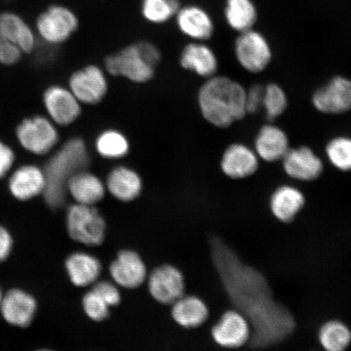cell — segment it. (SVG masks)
I'll list each match as a JSON object with an SVG mask.
<instances>
[{
	"label": "cell",
	"instance_id": "obj_36",
	"mask_svg": "<svg viewBox=\"0 0 351 351\" xmlns=\"http://www.w3.org/2000/svg\"><path fill=\"white\" fill-rule=\"evenodd\" d=\"M263 91L265 86L253 85L245 92V105L247 114H256L263 108Z\"/></svg>",
	"mask_w": 351,
	"mask_h": 351
},
{
	"label": "cell",
	"instance_id": "obj_8",
	"mask_svg": "<svg viewBox=\"0 0 351 351\" xmlns=\"http://www.w3.org/2000/svg\"><path fill=\"white\" fill-rule=\"evenodd\" d=\"M21 146L36 155H45L58 143L59 134L54 124L46 117L26 118L16 128Z\"/></svg>",
	"mask_w": 351,
	"mask_h": 351
},
{
	"label": "cell",
	"instance_id": "obj_12",
	"mask_svg": "<svg viewBox=\"0 0 351 351\" xmlns=\"http://www.w3.org/2000/svg\"><path fill=\"white\" fill-rule=\"evenodd\" d=\"M285 173L301 182H313L324 172V162L309 147L289 148L282 159Z\"/></svg>",
	"mask_w": 351,
	"mask_h": 351
},
{
	"label": "cell",
	"instance_id": "obj_4",
	"mask_svg": "<svg viewBox=\"0 0 351 351\" xmlns=\"http://www.w3.org/2000/svg\"><path fill=\"white\" fill-rule=\"evenodd\" d=\"M106 71L114 77H124L131 82L150 81L155 73V66L145 53L141 43L131 44L104 60Z\"/></svg>",
	"mask_w": 351,
	"mask_h": 351
},
{
	"label": "cell",
	"instance_id": "obj_5",
	"mask_svg": "<svg viewBox=\"0 0 351 351\" xmlns=\"http://www.w3.org/2000/svg\"><path fill=\"white\" fill-rule=\"evenodd\" d=\"M78 26L75 12L61 4H52L39 14L36 21L38 33L50 44L67 41L77 32Z\"/></svg>",
	"mask_w": 351,
	"mask_h": 351
},
{
	"label": "cell",
	"instance_id": "obj_24",
	"mask_svg": "<svg viewBox=\"0 0 351 351\" xmlns=\"http://www.w3.org/2000/svg\"><path fill=\"white\" fill-rule=\"evenodd\" d=\"M67 190L79 204L92 206L98 203L104 195V186L95 175L79 171L70 178Z\"/></svg>",
	"mask_w": 351,
	"mask_h": 351
},
{
	"label": "cell",
	"instance_id": "obj_27",
	"mask_svg": "<svg viewBox=\"0 0 351 351\" xmlns=\"http://www.w3.org/2000/svg\"><path fill=\"white\" fill-rule=\"evenodd\" d=\"M173 317L180 326L195 328L201 326L208 317L204 302L195 297L180 298L175 302Z\"/></svg>",
	"mask_w": 351,
	"mask_h": 351
},
{
	"label": "cell",
	"instance_id": "obj_3",
	"mask_svg": "<svg viewBox=\"0 0 351 351\" xmlns=\"http://www.w3.org/2000/svg\"><path fill=\"white\" fill-rule=\"evenodd\" d=\"M89 163L86 145L78 138L69 140L51 158L44 171L46 187L43 195L51 208H58L64 204L70 178Z\"/></svg>",
	"mask_w": 351,
	"mask_h": 351
},
{
	"label": "cell",
	"instance_id": "obj_7",
	"mask_svg": "<svg viewBox=\"0 0 351 351\" xmlns=\"http://www.w3.org/2000/svg\"><path fill=\"white\" fill-rule=\"evenodd\" d=\"M67 228L73 240L89 245L103 243L104 219L97 209L89 205H73L68 210Z\"/></svg>",
	"mask_w": 351,
	"mask_h": 351
},
{
	"label": "cell",
	"instance_id": "obj_6",
	"mask_svg": "<svg viewBox=\"0 0 351 351\" xmlns=\"http://www.w3.org/2000/svg\"><path fill=\"white\" fill-rule=\"evenodd\" d=\"M234 52L241 67L252 73L265 71L273 59L269 41L253 29L240 33L236 39Z\"/></svg>",
	"mask_w": 351,
	"mask_h": 351
},
{
	"label": "cell",
	"instance_id": "obj_34",
	"mask_svg": "<svg viewBox=\"0 0 351 351\" xmlns=\"http://www.w3.org/2000/svg\"><path fill=\"white\" fill-rule=\"evenodd\" d=\"M83 306L88 317L100 322L108 315V305L95 291H91L83 298Z\"/></svg>",
	"mask_w": 351,
	"mask_h": 351
},
{
	"label": "cell",
	"instance_id": "obj_39",
	"mask_svg": "<svg viewBox=\"0 0 351 351\" xmlns=\"http://www.w3.org/2000/svg\"><path fill=\"white\" fill-rule=\"evenodd\" d=\"M12 248V239L6 229L0 226V263L6 260Z\"/></svg>",
	"mask_w": 351,
	"mask_h": 351
},
{
	"label": "cell",
	"instance_id": "obj_22",
	"mask_svg": "<svg viewBox=\"0 0 351 351\" xmlns=\"http://www.w3.org/2000/svg\"><path fill=\"white\" fill-rule=\"evenodd\" d=\"M304 193L298 188L283 185L276 189L270 199V209L278 221H293L305 204Z\"/></svg>",
	"mask_w": 351,
	"mask_h": 351
},
{
	"label": "cell",
	"instance_id": "obj_18",
	"mask_svg": "<svg viewBox=\"0 0 351 351\" xmlns=\"http://www.w3.org/2000/svg\"><path fill=\"white\" fill-rule=\"evenodd\" d=\"M176 20L181 32L196 41L208 40L214 33L212 17L203 8L197 5L181 7Z\"/></svg>",
	"mask_w": 351,
	"mask_h": 351
},
{
	"label": "cell",
	"instance_id": "obj_40",
	"mask_svg": "<svg viewBox=\"0 0 351 351\" xmlns=\"http://www.w3.org/2000/svg\"><path fill=\"white\" fill-rule=\"evenodd\" d=\"M3 297V296L2 295L1 289H0V306H1V302H2Z\"/></svg>",
	"mask_w": 351,
	"mask_h": 351
},
{
	"label": "cell",
	"instance_id": "obj_38",
	"mask_svg": "<svg viewBox=\"0 0 351 351\" xmlns=\"http://www.w3.org/2000/svg\"><path fill=\"white\" fill-rule=\"evenodd\" d=\"M15 160V154L12 148L0 140V179L10 172Z\"/></svg>",
	"mask_w": 351,
	"mask_h": 351
},
{
	"label": "cell",
	"instance_id": "obj_30",
	"mask_svg": "<svg viewBox=\"0 0 351 351\" xmlns=\"http://www.w3.org/2000/svg\"><path fill=\"white\" fill-rule=\"evenodd\" d=\"M95 149L106 159H120L128 154L130 143L120 131L108 130L102 132L95 141Z\"/></svg>",
	"mask_w": 351,
	"mask_h": 351
},
{
	"label": "cell",
	"instance_id": "obj_16",
	"mask_svg": "<svg viewBox=\"0 0 351 351\" xmlns=\"http://www.w3.org/2000/svg\"><path fill=\"white\" fill-rule=\"evenodd\" d=\"M149 289L154 298L162 304H173L181 298L184 291L182 275L169 265L158 267L153 271Z\"/></svg>",
	"mask_w": 351,
	"mask_h": 351
},
{
	"label": "cell",
	"instance_id": "obj_26",
	"mask_svg": "<svg viewBox=\"0 0 351 351\" xmlns=\"http://www.w3.org/2000/svg\"><path fill=\"white\" fill-rule=\"evenodd\" d=\"M70 279L77 287H86L99 278L101 265L97 258L84 253H75L66 261Z\"/></svg>",
	"mask_w": 351,
	"mask_h": 351
},
{
	"label": "cell",
	"instance_id": "obj_11",
	"mask_svg": "<svg viewBox=\"0 0 351 351\" xmlns=\"http://www.w3.org/2000/svg\"><path fill=\"white\" fill-rule=\"evenodd\" d=\"M212 333L218 345L225 348L235 349L247 344L252 339V326L241 311H229L213 327Z\"/></svg>",
	"mask_w": 351,
	"mask_h": 351
},
{
	"label": "cell",
	"instance_id": "obj_13",
	"mask_svg": "<svg viewBox=\"0 0 351 351\" xmlns=\"http://www.w3.org/2000/svg\"><path fill=\"white\" fill-rule=\"evenodd\" d=\"M43 102L51 119L59 125H71L82 112L81 103L75 95L62 86L48 88L44 92Z\"/></svg>",
	"mask_w": 351,
	"mask_h": 351
},
{
	"label": "cell",
	"instance_id": "obj_15",
	"mask_svg": "<svg viewBox=\"0 0 351 351\" xmlns=\"http://www.w3.org/2000/svg\"><path fill=\"white\" fill-rule=\"evenodd\" d=\"M37 302L21 289H12L3 297L0 310L4 319L12 326L26 328L32 323L36 313Z\"/></svg>",
	"mask_w": 351,
	"mask_h": 351
},
{
	"label": "cell",
	"instance_id": "obj_1",
	"mask_svg": "<svg viewBox=\"0 0 351 351\" xmlns=\"http://www.w3.org/2000/svg\"><path fill=\"white\" fill-rule=\"evenodd\" d=\"M212 249L228 293L254 327L252 343L262 348L285 339L295 323L287 310L273 300L265 279L252 267L243 265L221 241L214 239Z\"/></svg>",
	"mask_w": 351,
	"mask_h": 351
},
{
	"label": "cell",
	"instance_id": "obj_9",
	"mask_svg": "<svg viewBox=\"0 0 351 351\" xmlns=\"http://www.w3.org/2000/svg\"><path fill=\"white\" fill-rule=\"evenodd\" d=\"M313 107L326 115H341L351 111V79L332 77L313 95Z\"/></svg>",
	"mask_w": 351,
	"mask_h": 351
},
{
	"label": "cell",
	"instance_id": "obj_33",
	"mask_svg": "<svg viewBox=\"0 0 351 351\" xmlns=\"http://www.w3.org/2000/svg\"><path fill=\"white\" fill-rule=\"evenodd\" d=\"M287 95L282 86L276 83L265 86L262 109L265 110L267 119L271 121L278 119L287 111Z\"/></svg>",
	"mask_w": 351,
	"mask_h": 351
},
{
	"label": "cell",
	"instance_id": "obj_17",
	"mask_svg": "<svg viewBox=\"0 0 351 351\" xmlns=\"http://www.w3.org/2000/svg\"><path fill=\"white\" fill-rule=\"evenodd\" d=\"M289 148L287 133L273 124L263 126L254 139V152L260 159L269 163L282 160Z\"/></svg>",
	"mask_w": 351,
	"mask_h": 351
},
{
	"label": "cell",
	"instance_id": "obj_29",
	"mask_svg": "<svg viewBox=\"0 0 351 351\" xmlns=\"http://www.w3.org/2000/svg\"><path fill=\"white\" fill-rule=\"evenodd\" d=\"M319 341L328 351L344 350L351 343V330L340 320H329L319 328Z\"/></svg>",
	"mask_w": 351,
	"mask_h": 351
},
{
	"label": "cell",
	"instance_id": "obj_32",
	"mask_svg": "<svg viewBox=\"0 0 351 351\" xmlns=\"http://www.w3.org/2000/svg\"><path fill=\"white\" fill-rule=\"evenodd\" d=\"M326 156L330 163L342 172L351 170V138L339 136L327 144Z\"/></svg>",
	"mask_w": 351,
	"mask_h": 351
},
{
	"label": "cell",
	"instance_id": "obj_23",
	"mask_svg": "<svg viewBox=\"0 0 351 351\" xmlns=\"http://www.w3.org/2000/svg\"><path fill=\"white\" fill-rule=\"evenodd\" d=\"M0 33L23 52H30L35 46L33 30L22 17L13 12H0Z\"/></svg>",
	"mask_w": 351,
	"mask_h": 351
},
{
	"label": "cell",
	"instance_id": "obj_35",
	"mask_svg": "<svg viewBox=\"0 0 351 351\" xmlns=\"http://www.w3.org/2000/svg\"><path fill=\"white\" fill-rule=\"evenodd\" d=\"M22 52L19 47L0 33V62L6 65L14 64L20 60Z\"/></svg>",
	"mask_w": 351,
	"mask_h": 351
},
{
	"label": "cell",
	"instance_id": "obj_14",
	"mask_svg": "<svg viewBox=\"0 0 351 351\" xmlns=\"http://www.w3.org/2000/svg\"><path fill=\"white\" fill-rule=\"evenodd\" d=\"M260 158L243 143H232L226 149L221 162L223 173L234 180L251 177L256 173Z\"/></svg>",
	"mask_w": 351,
	"mask_h": 351
},
{
	"label": "cell",
	"instance_id": "obj_25",
	"mask_svg": "<svg viewBox=\"0 0 351 351\" xmlns=\"http://www.w3.org/2000/svg\"><path fill=\"white\" fill-rule=\"evenodd\" d=\"M107 186L111 194L121 201H130L137 197L142 190L139 175L126 167H118L108 175Z\"/></svg>",
	"mask_w": 351,
	"mask_h": 351
},
{
	"label": "cell",
	"instance_id": "obj_2",
	"mask_svg": "<svg viewBox=\"0 0 351 351\" xmlns=\"http://www.w3.org/2000/svg\"><path fill=\"white\" fill-rule=\"evenodd\" d=\"M245 92L241 83L230 77H209L197 95L202 115L217 128H229L247 114Z\"/></svg>",
	"mask_w": 351,
	"mask_h": 351
},
{
	"label": "cell",
	"instance_id": "obj_10",
	"mask_svg": "<svg viewBox=\"0 0 351 351\" xmlns=\"http://www.w3.org/2000/svg\"><path fill=\"white\" fill-rule=\"evenodd\" d=\"M108 86L103 70L95 65L79 69L69 79V90L81 104H99L106 95Z\"/></svg>",
	"mask_w": 351,
	"mask_h": 351
},
{
	"label": "cell",
	"instance_id": "obj_21",
	"mask_svg": "<svg viewBox=\"0 0 351 351\" xmlns=\"http://www.w3.org/2000/svg\"><path fill=\"white\" fill-rule=\"evenodd\" d=\"M45 174L34 165L21 167L10 180L12 195L21 201L29 200L45 190Z\"/></svg>",
	"mask_w": 351,
	"mask_h": 351
},
{
	"label": "cell",
	"instance_id": "obj_20",
	"mask_svg": "<svg viewBox=\"0 0 351 351\" xmlns=\"http://www.w3.org/2000/svg\"><path fill=\"white\" fill-rule=\"evenodd\" d=\"M180 64L182 68L207 78L214 76L218 69L216 54L199 41L187 44L182 52Z\"/></svg>",
	"mask_w": 351,
	"mask_h": 351
},
{
	"label": "cell",
	"instance_id": "obj_28",
	"mask_svg": "<svg viewBox=\"0 0 351 351\" xmlns=\"http://www.w3.org/2000/svg\"><path fill=\"white\" fill-rule=\"evenodd\" d=\"M225 16L227 23L239 33L253 29L257 11L252 0H227Z\"/></svg>",
	"mask_w": 351,
	"mask_h": 351
},
{
	"label": "cell",
	"instance_id": "obj_31",
	"mask_svg": "<svg viewBox=\"0 0 351 351\" xmlns=\"http://www.w3.org/2000/svg\"><path fill=\"white\" fill-rule=\"evenodd\" d=\"M181 3L179 0H143L141 12L152 24H163L177 15Z\"/></svg>",
	"mask_w": 351,
	"mask_h": 351
},
{
	"label": "cell",
	"instance_id": "obj_19",
	"mask_svg": "<svg viewBox=\"0 0 351 351\" xmlns=\"http://www.w3.org/2000/svg\"><path fill=\"white\" fill-rule=\"evenodd\" d=\"M110 273L117 284L125 288H136L143 282L147 271L141 258L130 251L121 252L110 267Z\"/></svg>",
	"mask_w": 351,
	"mask_h": 351
},
{
	"label": "cell",
	"instance_id": "obj_37",
	"mask_svg": "<svg viewBox=\"0 0 351 351\" xmlns=\"http://www.w3.org/2000/svg\"><path fill=\"white\" fill-rule=\"evenodd\" d=\"M93 291L102 298L108 306L119 304L121 296L118 289L113 285L107 282H99L95 285Z\"/></svg>",
	"mask_w": 351,
	"mask_h": 351
}]
</instances>
